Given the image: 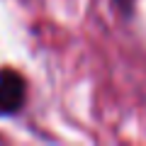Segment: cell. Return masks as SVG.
Here are the masks:
<instances>
[{"mask_svg":"<svg viewBox=\"0 0 146 146\" xmlns=\"http://www.w3.org/2000/svg\"><path fill=\"white\" fill-rule=\"evenodd\" d=\"M27 98V83L15 68H0V115H17Z\"/></svg>","mask_w":146,"mask_h":146,"instance_id":"cell-1","label":"cell"},{"mask_svg":"<svg viewBox=\"0 0 146 146\" xmlns=\"http://www.w3.org/2000/svg\"><path fill=\"white\" fill-rule=\"evenodd\" d=\"M115 5H117V10H119V12H124V15H127V12L131 10V5H134V0H115Z\"/></svg>","mask_w":146,"mask_h":146,"instance_id":"cell-2","label":"cell"}]
</instances>
